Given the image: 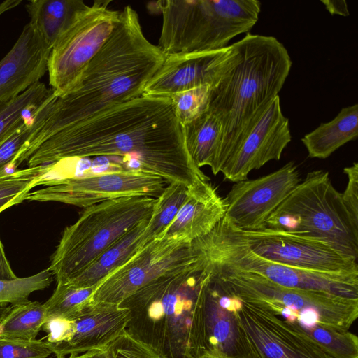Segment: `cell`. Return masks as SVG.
<instances>
[{"instance_id":"1","label":"cell","mask_w":358,"mask_h":358,"mask_svg":"<svg viewBox=\"0 0 358 358\" xmlns=\"http://www.w3.org/2000/svg\"><path fill=\"white\" fill-rule=\"evenodd\" d=\"M121 157L134 170L189 187L209 178L191 159L169 97L141 95L50 136L29 167L71 158Z\"/></svg>"},{"instance_id":"2","label":"cell","mask_w":358,"mask_h":358,"mask_svg":"<svg viewBox=\"0 0 358 358\" xmlns=\"http://www.w3.org/2000/svg\"><path fill=\"white\" fill-rule=\"evenodd\" d=\"M164 57L145 36L136 11L125 6L111 36L75 89L62 97L52 92L37 108L31 133L14 164L18 166L27 161L59 130L143 95Z\"/></svg>"},{"instance_id":"3","label":"cell","mask_w":358,"mask_h":358,"mask_svg":"<svg viewBox=\"0 0 358 358\" xmlns=\"http://www.w3.org/2000/svg\"><path fill=\"white\" fill-rule=\"evenodd\" d=\"M230 48L225 69L209 96L208 110L222 124L220 150L211 169L214 175L278 96L292 64L285 47L273 36L248 33Z\"/></svg>"},{"instance_id":"4","label":"cell","mask_w":358,"mask_h":358,"mask_svg":"<svg viewBox=\"0 0 358 358\" xmlns=\"http://www.w3.org/2000/svg\"><path fill=\"white\" fill-rule=\"evenodd\" d=\"M208 271L194 264L165 273L118 305L129 310L126 331L164 358H197L196 317Z\"/></svg>"},{"instance_id":"5","label":"cell","mask_w":358,"mask_h":358,"mask_svg":"<svg viewBox=\"0 0 358 358\" xmlns=\"http://www.w3.org/2000/svg\"><path fill=\"white\" fill-rule=\"evenodd\" d=\"M162 15L158 48L164 56L224 48L249 31L261 10L257 0H165L155 3Z\"/></svg>"},{"instance_id":"6","label":"cell","mask_w":358,"mask_h":358,"mask_svg":"<svg viewBox=\"0 0 358 358\" xmlns=\"http://www.w3.org/2000/svg\"><path fill=\"white\" fill-rule=\"evenodd\" d=\"M203 260L227 293L241 301L287 308L283 318L308 336L319 325L348 331L357 319L358 299L286 287L258 274Z\"/></svg>"},{"instance_id":"7","label":"cell","mask_w":358,"mask_h":358,"mask_svg":"<svg viewBox=\"0 0 358 358\" xmlns=\"http://www.w3.org/2000/svg\"><path fill=\"white\" fill-rule=\"evenodd\" d=\"M156 199L147 196L106 200L85 208L64 230L48 268L57 284H66L105 250L152 215Z\"/></svg>"},{"instance_id":"8","label":"cell","mask_w":358,"mask_h":358,"mask_svg":"<svg viewBox=\"0 0 358 358\" xmlns=\"http://www.w3.org/2000/svg\"><path fill=\"white\" fill-rule=\"evenodd\" d=\"M264 227L326 240L358 259V225L326 171L308 173L269 216Z\"/></svg>"},{"instance_id":"9","label":"cell","mask_w":358,"mask_h":358,"mask_svg":"<svg viewBox=\"0 0 358 358\" xmlns=\"http://www.w3.org/2000/svg\"><path fill=\"white\" fill-rule=\"evenodd\" d=\"M192 243L208 262L258 274L286 287L358 299V272L324 273L268 259L252 250L240 231L225 217L209 234Z\"/></svg>"},{"instance_id":"10","label":"cell","mask_w":358,"mask_h":358,"mask_svg":"<svg viewBox=\"0 0 358 358\" xmlns=\"http://www.w3.org/2000/svg\"><path fill=\"white\" fill-rule=\"evenodd\" d=\"M110 3L96 0L87 6L52 47L47 66L49 85L56 96L75 89L116 27L120 11L110 9Z\"/></svg>"},{"instance_id":"11","label":"cell","mask_w":358,"mask_h":358,"mask_svg":"<svg viewBox=\"0 0 358 358\" xmlns=\"http://www.w3.org/2000/svg\"><path fill=\"white\" fill-rule=\"evenodd\" d=\"M199 252L192 243L159 238L138 249L96 286L90 301L119 304L157 278L194 264Z\"/></svg>"},{"instance_id":"12","label":"cell","mask_w":358,"mask_h":358,"mask_svg":"<svg viewBox=\"0 0 358 358\" xmlns=\"http://www.w3.org/2000/svg\"><path fill=\"white\" fill-rule=\"evenodd\" d=\"M168 182L138 170L46 180L45 187L30 192L29 201H56L87 208L101 201L127 196H158Z\"/></svg>"},{"instance_id":"13","label":"cell","mask_w":358,"mask_h":358,"mask_svg":"<svg viewBox=\"0 0 358 358\" xmlns=\"http://www.w3.org/2000/svg\"><path fill=\"white\" fill-rule=\"evenodd\" d=\"M238 230L252 250L271 261L324 273L358 272L357 259L326 240L266 227L253 231Z\"/></svg>"},{"instance_id":"14","label":"cell","mask_w":358,"mask_h":358,"mask_svg":"<svg viewBox=\"0 0 358 358\" xmlns=\"http://www.w3.org/2000/svg\"><path fill=\"white\" fill-rule=\"evenodd\" d=\"M234 313L259 358H334L303 331L261 304L236 298Z\"/></svg>"},{"instance_id":"15","label":"cell","mask_w":358,"mask_h":358,"mask_svg":"<svg viewBox=\"0 0 358 358\" xmlns=\"http://www.w3.org/2000/svg\"><path fill=\"white\" fill-rule=\"evenodd\" d=\"M208 271L196 317L199 357L216 349L233 358H259L237 323L236 297L227 293Z\"/></svg>"},{"instance_id":"16","label":"cell","mask_w":358,"mask_h":358,"mask_svg":"<svg viewBox=\"0 0 358 358\" xmlns=\"http://www.w3.org/2000/svg\"><path fill=\"white\" fill-rule=\"evenodd\" d=\"M301 181L297 165L289 162L266 176L235 182L224 199V217L240 230L262 229Z\"/></svg>"},{"instance_id":"17","label":"cell","mask_w":358,"mask_h":358,"mask_svg":"<svg viewBox=\"0 0 358 358\" xmlns=\"http://www.w3.org/2000/svg\"><path fill=\"white\" fill-rule=\"evenodd\" d=\"M289 120L282 113L279 96L271 100L234 152L220 173L237 182L271 160H279L291 141Z\"/></svg>"},{"instance_id":"18","label":"cell","mask_w":358,"mask_h":358,"mask_svg":"<svg viewBox=\"0 0 358 358\" xmlns=\"http://www.w3.org/2000/svg\"><path fill=\"white\" fill-rule=\"evenodd\" d=\"M230 51L228 45L220 50L165 56L143 94L170 97L201 85L213 86L224 70Z\"/></svg>"},{"instance_id":"19","label":"cell","mask_w":358,"mask_h":358,"mask_svg":"<svg viewBox=\"0 0 358 358\" xmlns=\"http://www.w3.org/2000/svg\"><path fill=\"white\" fill-rule=\"evenodd\" d=\"M129 310L118 304L90 302L72 320L69 338L49 346L56 358H66L94 349L106 348L125 330Z\"/></svg>"},{"instance_id":"20","label":"cell","mask_w":358,"mask_h":358,"mask_svg":"<svg viewBox=\"0 0 358 358\" xmlns=\"http://www.w3.org/2000/svg\"><path fill=\"white\" fill-rule=\"evenodd\" d=\"M50 51L34 26L26 24L13 47L0 60V104L40 82L48 72Z\"/></svg>"},{"instance_id":"21","label":"cell","mask_w":358,"mask_h":358,"mask_svg":"<svg viewBox=\"0 0 358 358\" xmlns=\"http://www.w3.org/2000/svg\"><path fill=\"white\" fill-rule=\"evenodd\" d=\"M226 213L224 199L209 181L188 187L187 198L176 217L159 238L187 243L209 234Z\"/></svg>"},{"instance_id":"22","label":"cell","mask_w":358,"mask_h":358,"mask_svg":"<svg viewBox=\"0 0 358 358\" xmlns=\"http://www.w3.org/2000/svg\"><path fill=\"white\" fill-rule=\"evenodd\" d=\"M150 217L129 229L66 284L78 288L96 287L137 252Z\"/></svg>"},{"instance_id":"23","label":"cell","mask_w":358,"mask_h":358,"mask_svg":"<svg viewBox=\"0 0 358 358\" xmlns=\"http://www.w3.org/2000/svg\"><path fill=\"white\" fill-rule=\"evenodd\" d=\"M358 136V105L343 108L330 122L321 123L306 134L301 142L310 158L327 159Z\"/></svg>"},{"instance_id":"24","label":"cell","mask_w":358,"mask_h":358,"mask_svg":"<svg viewBox=\"0 0 358 358\" xmlns=\"http://www.w3.org/2000/svg\"><path fill=\"white\" fill-rule=\"evenodd\" d=\"M87 5L82 0H31L26 5L30 23L52 50Z\"/></svg>"},{"instance_id":"25","label":"cell","mask_w":358,"mask_h":358,"mask_svg":"<svg viewBox=\"0 0 358 358\" xmlns=\"http://www.w3.org/2000/svg\"><path fill=\"white\" fill-rule=\"evenodd\" d=\"M187 152L195 165L212 169L218 157L222 141V124L207 110L194 120L182 126Z\"/></svg>"},{"instance_id":"26","label":"cell","mask_w":358,"mask_h":358,"mask_svg":"<svg viewBox=\"0 0 358 358\" xmlns=\"http://www.w3.org/2000/svg\"><path fill=\"white\" fill-rule=\"evenodd\" d=\"M188 187L180 182H169L157 197L152 215L141 237L139 248L159 239L171 224L183 205ZM138 248V249H139Z\"/></svg>"},{"instance_id":"27","label":"cell","mask_w":358,"mask_h":358,"mask_svg":"<svg viewBox=\"0 0 358 358\" xmlns=\"http://www.w3.org/2000/svg\"><path fill=\"white\" fill-rule=\"evenodd\" d=\"M56 163L16 169L0 174V213L28 199L32 189L45 183L44 176Z\"/></svg>"},{"instance_id":"28","label":"cell","mask_w":358,"mask_h":358,"mask_svg":"<svg viewBox=\"0 0 358 358\" xmlns=\"http://www.w3.org/2000/svg\"><path fill=\"white\" fill-rule=\"evenodd\" d=\"M45 322V308L39 301L12 306L0 323V338L35 340Z\"/></svg>"},{"instance_id":"29","label":"cell","mask_w":358,"mask_h":358,"mask_svg":"<svg viewBox=\"0 0 358 358\" xmlns=\"http://www.w3.org/2000/svg\"><path fill=\"white\" fill-rule=\"evenodd\" d=\"M52 92L38 82L10 101L0 104V141Z\"/></svg>"},{"instance_id":"30","label":"cell","mask_w":358,"mask_h":358,"mask_svg":"<svg viewBox=\"0 0 358 358\" xmlns=\"http://www.w3.org/2000/svg\"><path fill=\"white\" fill-rule=\"evenodd\" d=\"M96 287L78 288L69 284H57L51 296L43 303L45 321L76 318L90 302Z\"/></svg>"},{"instance_id":"31","label":"cell","mask_w":358,"mask_h":358,"mask_svg":"<svg viewBox=\"0 0 358 358\" xmlns=\"http://www.w3.org/2000/svg\"><path fill=\"white\" fill-rule=\"evenodd\" d=\"M52 280L53 275L48 268L29 277L0 280V306L27 303L32 292L47 289Z\"/></svg>"},{"instance_id":"32","label":"cell","mask_w":358,"mask_h":358,"mask_svg":"<svg viewBox=\"0 0 358 358\" xmlns=\"http://www.w3.org/2000/svg\"><path fill=\"white\" fill-rule=\"evenodd\" d=\"M210 85H205L180 92L169 97L182 126L194 120L208 109Z\"/></svg>"},{"instance_id":"33","label":"cell","mask_w":358,"mask_h":358,"mask_svg":"<svg viewBox=\"0 0 358 358\" xmlns=\"http://www.w3.org/2000/svg\"><path fill=\"white\" fill-rule=\"evenodd\" d=\"M35 110L25 116L0 141V174L8 172L7 171L10 169V165L13 159L28 138L32 129Z\"/></svg>"},{"instance_id":"34","label":"cell","mask_w":358,"mask_h":358,"mask_svg":"<svg viewBox=\"0 0 358 358\" xmlns=\"http://www.w3.org/2000/svg\"><path fill=\"white\" fill-rule=\"evenodd\" d=\"M52 352L47 341L0 338V358H48Z\"/></svg>"},{"instance_id":"35","label":"cell","mask_w":358,"mask_h":358,"mask_svg":"<svg viewBox=\"0 0 358 358\" xmlns=\"http://www.w3.org/2000/svg\"><path fill=\"white\" fill-rule=\"evenodd\" d=\"M106 348L108 358H164L152 348L136 339L126 331Z\"/></svg>"},{"instance_id":"36","label":"cell","mask_w":358,"mask_h":358,"mask_svg":"<svg viewBox=\"0 0 358 358\" xmlns=\"http://www.w3.org/2000/svg\"><path fill=\"white\" fill-rule=\"evenodd\" d=\"M343 173L348 178L346 187L341 193V199L352 220L358 225V163L345 167Z\"/></svg>"},{"instance_id":"37","label":"cell","mask_w":358,"mask_h":358,"mask_svg":"<svg viewBox=\"0 0 358 358\" xmlns=\"http://www.w3.org/2000/svg\"><path fill=\"white\" fill-rule=\"evenodd\" d=\"M72 320L53 318L45 322L42 329L47 333V342L58 344L66 341L71 333Z\"/></svg>"},{"instance_id":"38","label":"cell","mask_w":358,"mask_h":358,"mask_svg":"<svg viewBox=\"0 0 358 358\" xmlns=\"http://www.w3.org/2000/svg\"><path fill=\"white\" fill-rule=\"evenodd\" d=\"M321 2L331 15H338L344 17L349 15L348 4L344 0H321Z\"/></svg>"},{"instance_id":"39","label":"cell","mask_w":358,"mask_h":358,"mask_svg":"<svg viewBox=\"0 0 358 358\" xmlns=\"http://www.w3.org/2000/svg\"><path fill=\"white\" fill-rule=\"evenodd\" d=\"M11 266L6 257L4 248L0 238V280H12L16 278Z\"/></svg>"},{"instance_id":"40","label":"cell","mask_w":358,"mask_h":358,"mask_svg":"<svg viewBox=\"0 0 358 358\" xmlns=\"http://www.w3.org/2000/svg\"><path fill=\"white\" fill-rule=\"evenodd\" d=\"M66 358H108L106 348L94 349L77 355H70Z\"/></svg>"},{"instance_id":"41","label":"cell","mask_w":358,"mask_h":358,"mask_svg":"<svg viewBox=\"0 0 358 358\" xmlns=\"http://www.w3.org/2000/svg\"><path fill=\"white\" fill-rule=\"evenodd\" d=\"M21 0H6L0 3V16L5 12L17 6Z\"/></svg>"},{"instance_id":"42","label":"cell","mask_w":358,"mask_h":358,"mask_svg":"<svg viewBox=\"0 0 358 358\" xmlns=\"http://www.w3.org/2000/svg\"><path fill=\"white\" fill-rule=\"evenodd\" d=\"M197 358H233L231 357L228 356L227 355L222 352L221 351L213 349L205 353L202 354Z\"/></svg>"},{"instance_id":"43","label":"cell","mask_w":358,"mask_h":358,"mask_svg":"<svg viewBox=\"0 0 358 358\" xmlns=\"http://www.w3.org/2000/svg\"><path fill=\"white\" fill-rule=\"evenodd\" d=\"M11 308L12 306H0V323L6 316V315L10 312Z\"/></svg>"}]
</instances>
